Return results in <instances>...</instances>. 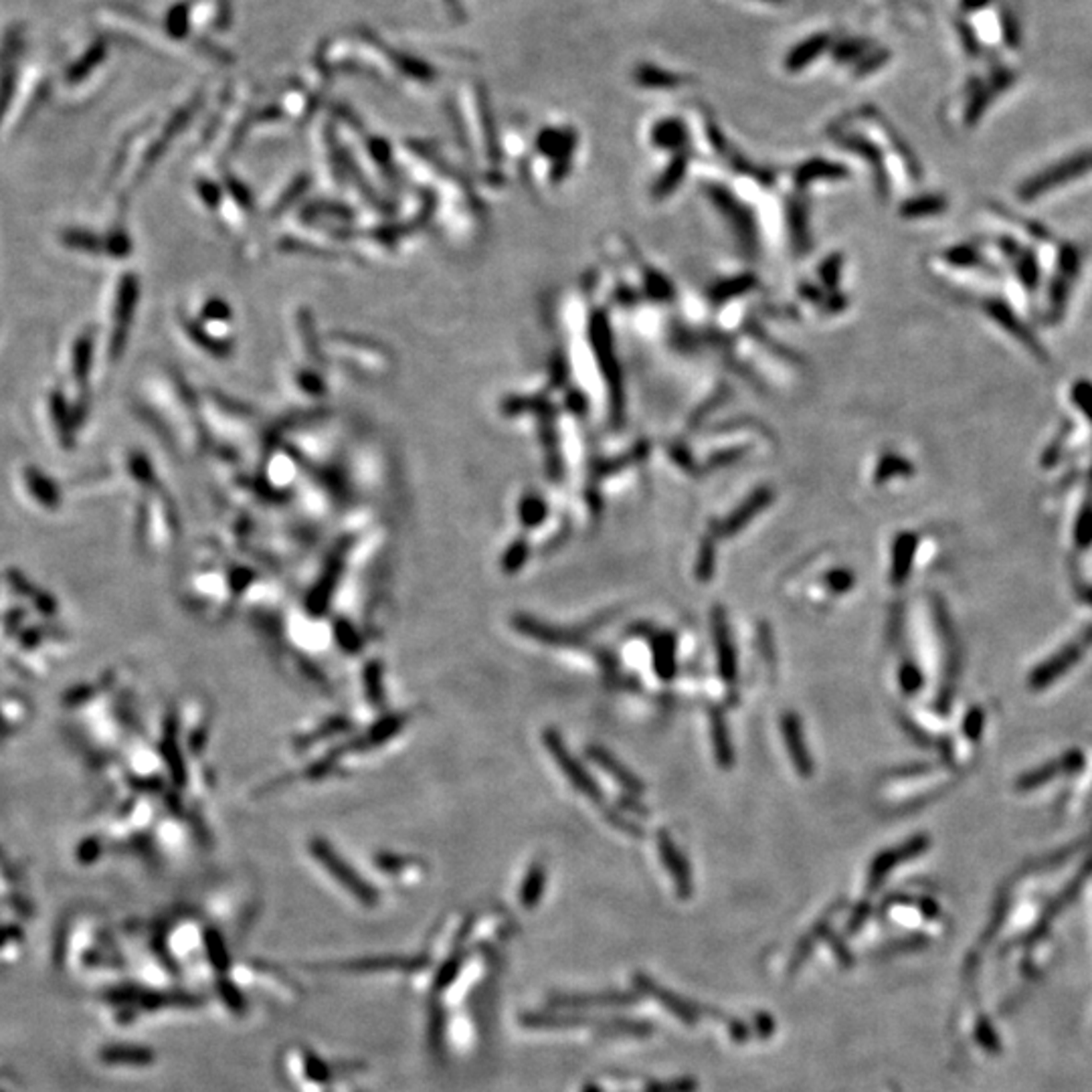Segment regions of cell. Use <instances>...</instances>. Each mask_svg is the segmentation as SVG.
Returning <instances> with one entry per match:
<instances>
[{"label": "cell", "mask_w": 1092, "mask_h": 1092, "mask_svg": "<svg viewBox=\"0 0 1092 1092\" xmlns=\"http://www.w3.org/2000/svg\"><path fill=\"white\" fill-rule=\"evenodd\" d=\"M951 33L961 63L953 112L971 128L1024 77V17L1014 0H953Z\"/></svg>", "instance_id": "cell-1"}, {"label": "cell", "mask_w": 1092, "mask_h": 1092, "mask_svg": "<svg viewBox=\"0 0 1092 1092\" xmlns=\"http://www.w3.org/2000/svg\"><path fill=\"white\" fill-rule=\"evenodd\" d=\"M544 742H546V749H549V753L552 754V759L556 761V765H559V769L564 773L566 779L571 781L575 789L581 791L583 795H587L593 801H601V797H603L601 789L593 781V777L583 769L581 763L573 759V754L569 753V749L564 747V742L559 734L552 732V730H546Z\"/></svg>", "instance_id": "cell-2"}, {"label": "cell", "mask_w": 1092, "mask_h": 1092, "mask_svg": "<svg viewBox=\"0 0 1092 1092\" xmlns=\"http://www.w3.org/2000/svg\"><path fill=\"white\" fill-rule=\"evenodd\" d=\"M712 637H714V647H717L718 674L729 686H732L739 678V659H737V649H734V644L730 639L727 615H724L720 607H717L712 611Z\"/></svg>", "instance_id": "cell-3"}, {"label": "cell", "mask_w": 1092, "mask_h": 1092, "mask_svg": "<svg viewBox=\"0 0 1092 1092\" xmlns=\"http://www.w3.org/2000/svg\"><path fill=\"white\" fill-rule=\"evenodd\" d=\"M314 854L322 860V864L328 868V872L338 878L340 884L344 888H349L356 898L364 902V905H374L376 902L374 890L371 886H366L364 882L356 876V872H352L349 866L342 864V860L338 856L332 854L328 848H320V846H314Z\"/></svg>", "instance_id": "cell-4"}, {"label": "cell", "mask_w": 1092, "mask_h": 1092, "mask_svg": "<svg viewBox=\"0 0 1092 1092\" xmlns=\"http://www.w3.org/2000/svg\"><path fill=\"white\" fill-rule=\"evenodd\" d=\"M781 730H783L787 751H789L791 763L795 765V771L800 773L801 777H810L813 773V761L810 757V751H807V744L803 739V727H801L800 718H797L793 712L783 714Z\"/></svg>", "instance_id": "cell-5"}, {"label": "cell", "mask_w": 1092, "mask_h": 1092, "mask_svg": "<svg viewBox=\"0 0 1092 1092\" xmlns=\"http://www.w3.org/2000/svg\"><path fill=\"white\" fill-rule=\"evenodd\" d=\"M658 848H659L661 862H664V866L668 868L671 878L676 880L678 895L690 896V892H692L690 868L686 866V860H684V856H682L678 846L674 844V839H671L666 832H659L658 834Z\"/></svg>", "instance_id": "cell-6"}, {"label": "cell", "mask_w": 1092, "mask_h": 1092, "mask_svg": "<svg viewBox=\"0 0 1092 1092\" xmlns=\"http://www.w3.org/2000/svg\"><path fill=\"white\" fill-rule=\"evenodd\" d=\"M423 959L411 957H371L359 961H346L338 965H330V969H344V971H415L423 967Z\"/></svg>", "instance_id": "cell-7"}, {"label": "cell", "mask_w": 1092, "mask_h": 1092, "mask_svg": "<svg viewBox=\"0 0 1092 1092\" xmlns=\"http://www.w3.org/2000/svg\"><path fill=\"white\" fill-rule=\"evenodd\" d=\"M766 502H771V492H757L753 498H749L747 502L742 504V506L732 514L730 518L724 520L722 524H718L714 532H717V537H732L734 532H739L741 528H744V524H747L751 518L757 516V514L766 506Z\"/></svg>", "instance_id": "cell-8"}, {"label": "cell", "mask_w": 1092, "mask_h": 1092, "mask_svg": "<svg viewBox=\"0 0 1092 1092\" xmlns=\"http://www.w3.org/2000/svg\"><path fill=\"white\" fill-rule=\"evenodd\" d=\"M516 627L520 629L522 634H528L532 637H537L539 642H544L549 646H576L581 642V635L579 634H573V632H564V629H556L551 625H542L539 622H532L530 617H520L516 619Z\"/></svg>", "instance_id": "cell-9"}, {"label": "cell", "mask_w": 1092, "mask_h": 1092, "mask_svg": "<svg viewBox=\"0 0 1092 1092\" xmlns=\"http://www.w3.org/2000/svg\"><path fill=\"white\" fill-rule=\"evenodd\" d=\"M589 757H591V759H593L597 765H599L605 773L611 775L613 779H615L619 785L625 787V789H627L629 793L639 795V793L644 791V785H642V781H639L635 775L629 773V771L625 769V766L619 765V761H617L615 757H611V754H609L605 749H599V747H589Z\"/></svg>", "instance_id": "cell-10"}, {"label": "cell", "mask_w": 1092, "mask_h": 1092, "mask_svg": "<svg viewBox=\"0 0 1092 1092\" xmlns=\"http://www.w3.org/2000/svg\"><path fill=\"white\" fill-rule=\"evenodd\" d=\"M829 35H813L812 39H807L805 43L797 45L789 55H787L785 61V67L789 71H800L803 67L810 65L812 61H815L819 55L824 53L829 45Z\"/></svg>", "instance_id": "cell-11"}, {"label": "cell", "mask_w": 1092, "mask_h": 1092, "mask_svg": "<svg viewBox=\"0 0 1092 1092\" xmlns=\"http://www.w3.org/2000/svg\"><path fill=\"white\" fill-rule=\"evenodd\" d=\"M635 983H637L639 987H642L644 991H647V993H654V995L658 997V1000H659L661 1003H664L666 1007H670V1010L674 1012V1014L680 1017L682 1022L694 1024V1022H696V1015H698V1014H702V1012H698L696 1007L692 1005V1003H686V1002H682V1000H676V997H671L668 991H664V990H661V987L654 985L652 981H647L646 978H637V981H635Z\"/></svg>", "instance_id": "cell-12"}, {"label": "cell", "mask_w": 1092, "mask_h": 1092, "mask_svg": "<svg viewBox=\"0 0 1092 1092\" xmlns=\"http://www.w3.org/2000/svg\"><path fill=\"white\" fill-rule=\"evenodd\" d=\"M710 732H712V747H714V754H717V761L722 766H730L732 765V744L729 739V729H727V722H724L722 712L718 710H712L710 712Z\"/></svg>", "instance_id": "cell-13"}, {"label": "cell", "mask_w": 1092, "mask_h": 1092, "mask_svg": "<svg viewBox=\"0 0 1092 1092\" xmlns=\"http://www.w3.org/2000/svg\"><path fill=\"white\" fill-rule=\"evenodd\" d=\"M635 81L644 88H676L688 79L676 76L674 71L670 73L654 65H642L635 69Z\"/></svg>", "instance_id": "cell-14"}, {"label": "cell", "mask_w": 1092, "mask_h": 1092, "mask_svg": "<svg viewBox=\"0 0 1092 1092\" xmlns=\"http://www.w3.org/2000/svg\"><path fill=\"white\" fill-rule=\"evenodd\" d=\"M654 666L661 680L674 676V635H659L654 644Z\"/></svg>", "instance_id": "cell-15"}, {"label": "cell", "mask_w": 1092, "mask_h": 1092, "mask_svg": "<svg viewBox=\"0 0 1092 1092\" xmlns=\"http://www.w3.org/2000/svg\"><path fill=\"white\" fill-rule=\"evenodd\" d=\"M544 880H546L544 868L534 866L530 870V874L527 876V882H524L522 892H520V900H522L524 907L532 908L540 900L542 892H544Z\"/></svg>", "instance_id": "cell-16"}, {"label": "cell", "mask_w": 1092, "mask_h": 1092, "mask_svg": "<svg viewBox=\"0 0 1092 1092\" xmlns=\"http://www.w3.org/2000/svg\"><path fill=\"white\" fill-rule=\"evenodd\" d=\"M110 1062H125V1064H150L154 1054L150 1050L142 1048H113L106 1054Z\"/></svg>", "instance_id": "cell-17"}, {"label": "cell", "mask_w": 1092, "mask_h": 1092, "mask_svg": "<svg viewBox=\"0 0 1092 1092\" xmlns=\"http://www.w3.org/2000/svg\"><path fill=\"white\" fill-rule=\"evenodd\" d=\"M634 997L623 995H603V997H556V1005H593V1003H634Z\"/></svg>", "instance_id": "cell-18"}, {"label": "cell", "mask_w": 1092, "mask_h": 1092, "mask_svg": "<svg viewBox=\"0 0 1092 1092\" xmlns=\"http://www.w3.org/2000/svg\"><path fill=\"white\" fill-rule=\"evenodd\" d=\"M682 125L676 120H666L664 124H659L658 128L654 130V140L659 146H678L682 142Z\"/></svg>", "instance_id": "cell-19"}, {"label": "cell", "mask_w": 1092, "mask_h": 1092, "mask_svg": "<svg viewBox=\"0 0 1092 1092\" xmlns=\"http://www.w3.org/2000/svg\"><path fill=\"white\" fill-rule=\"evenodd\" d=\"M712 573H714V546L710 540H706L705 544H702V549L698 552L696 579L700 583H706L712 579Z\"/></svg>", "instance_id": "cell-20"}, {"label": "cell", "mask_w": 1092, "mask_h": 1092, "mask_svg": "<svg viewBox=\"0 0 1092 1092\" xmlns=\"http://www.w3.org/2000/svg\"><path fill=\"white\" fill-rule=\"evenodd\" d=\"M207 944H208V957H211L215 967L219 971H225L229 967V955H227L223 941H220V937H217V934L211 932L207 939Z\"/></svg>", "instance_id": "cell-21"}, {"label": "cell", "mask_w": 1092, "mask_h": 1092, "mask_svg": "<svg viewBox=\"0 0 1092 1092\" xmlns=\"http://www.w3.org/2000/svg\"><path fill=\"white\" fill-rule=\"evenodd\" d=\"M824 583L832 593H846L849 587L854 585V576H852V573L837 569V571H829L824 576Z\"/></svg>", "instance_id": "cell-22"}, {"label": "cell", "mask_w": 1092, "mask_h": 1092, "mask_svg": "<svg viewBox=\"0 0 1092 1092\" xmlns=\"http://www.w3.org/2000/svg\"><path fill=\"white\" fill-rule=\"evenodd\" d=\"M306 1074L312 1080H316V1083H328V1080H332L330 1066L324 1064L320 1058L312 1056V1054L306 1056Z\"/></svg>", "instance_id": "cell-23"}, {"label": "cell", "mask_w": 1092, "mask_h": 1092, "mask_svg": "<svg viewBox=\"0 0 1092 1092\" xmlns=\"http://www.w3.org/2000/svg\"><path fill=\"white\" fill-rule=\"evenodd\" d=\"M544 518V504L537 498H528L522 504V520L527 524H537Z\"/></svg>", "instance_id": "cell-24"}, {"label": "cell", "mask_w": 1092, "mask_h": 1092, "mask_svg": "<svg viewBox=\"0 0 1092 1092\" xmlns=\"http://www.w3.org/2000/svg\"><path fill=\"white\" fill-rule=\"evenodd\" d=\"M220 993H223V1000L229 1003L231 1010H235L237 1014H241L245 1010V1000L241 997V993L237 991L235 985H231L227 981H220Z\"/></svg>", "instance_id": "cell-25"}, {"label": "cell", "mask_w": 1092, "mask_h": 1092, "mask_svg": "<svg viewBox=\"0 0 1092 1092\" xmlns=\"http://www.w3.org/2000/svg\"><path fill=\"white\" fill-rule=\"evenodd\" d=\"M524 559H527V546L518 544V546H514V549L506 554V561H504V563H506V569L508 571H516L518 566L524 563Z\"/></svg>", "instance_id": "cell-26"}, {"label": "cell", "mask_w": 1092, "mask_h": 1092, "mask_svg": "<svg viewBox=\"0 0 1092 1092\" xmlns=\"http://www.w3.org/2000/svg\"><path fill=\"white\" fill-rule=\"evenodd\" d=\"M757 3H769V5H777V3H783V0H757Z\"/></svg>", "instance_id": "cell-27"}, {"label": "cell", "mask_w": 1092, "mask_h": 1092, "mask_svg": "<svg viewBox=\"0 0 1092 1092\" xmlns=\"http://www.w3.org/2000/svg\"><path fill=\"white\" fill-rule=\"evenodd\" d=\"M587 1092H601V1090H599V1088H595V1086H591V1090H587Z\"/></svg>", "instance_id": "cell-28"}]
</instances>
